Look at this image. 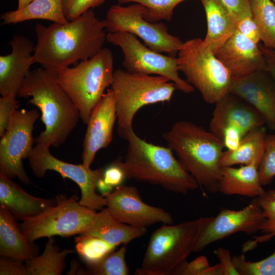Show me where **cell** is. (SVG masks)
<instances>
[{
  "instance_id": "1",
  "label": "cell",
  "mask_w": 275,
  "mask_h": 275,
  "mask_svg": "<svg viewBox=\"0 0 275 275\" xmlns=\"http://www.w3.org/2000/svg\"><path fill=\"white\" fill-rule=\"evenodd\" d=\"M35 31L33 63L56 75L62 69L94 57L106 41L104 19L97 18L92 9L66 24L46 27L37 23Z\"/></svg>"
},
{
  "instance_id": "2",
  "label": "cell",
  "mask_w": 275,
  "mask_h": 275,
  "mask_svg": "<svg viewBox=\"0 0 275 275\" xmlns=\"http://www.w3.org/2000/svg\"><path fill=\"white\" fill-rule=\"evenodd\" d=\"M18 96L32 97L28 103L41 111L45 129L34 138L35 144L60 147L80 119L77 108L58 84L56 75L42 67L30 71Z\"/></svg>"
},
{
  "instance_id": "3",
  "label": "cell",
  "mask_w": 275,
  "mask_h": 275,
  "mask_svg": "<svg viewBox=\"0 0 275 275\" xmlns=\"http://www.w3.org/2000/svg\"><path fill=\"white\" fill-rule=\"evenodd\" d=\"M199 186L207 192H218L222 168L219 160L225 148L223 142L210 130L190 121L179 120L162 133Z\"/></svg>"
},
{
  "instance_id": "4",
  "label": "cell",
  "mask_w": 275,
  "mask_h": 275,
  "mask_svg": "<svg viewBox=\"0 0 275 275\" xmlns=\"http://www.w3.org/2000/svg\"><path fill=\"white\" fill-rule=\"evenodd\" d=\"M128 143L122 161L126 179L159 185L172 193L187 194L199 184L168 146L141 139L134 130L124 136Z\"/></svg>"
},
{
  "instance_id": "5",
  "label": "cell",
  "mask_w": 275,
  "mask_h": 275,
  "mask_svg": "<svg viewBox=\"0 0 275 275\" xmlns=\"http://www.w3.org/2000/svg\"><path fill=\"white\" fill-rule=\"evenodd\" d=\"M201 217L176 225L163 224L151 234L136 275L181 274L193 252Z\"/></svg>"
},
{
  "instance_id": "6",
  "label": "cell",
  "mask_w": 275,
  "mask_h": 275,
  "mask_svg": "<svg viewBox=\"0 0 275 275\" xmlns=\"http://www.w3.org/2000/svg\"><path fill=\"white\" fill-rule=\"evenodd\" d=\"M114 56L102 48L92 58L59 71L57 80L77 108L87 124L92 110L114 80Z\"/></svg>"
},
{
  "instance_id": "7",
  "label": "cell",
  "mask_w": 275,
  "mask_h": 275,
  "mask_svg": "<svg viewBox=\"0 0 275 275\" xmlns=\"http://www.w3.org/2000/svg\"><path fill=\"white\" fill-rule=\"evenodd\" d=\"M111 89L115 99L118 133L123 139L133 130V119L142 107L170 102L177 89L174 82L164 76L118 69L114 71Z\"/></svg>"
},
{
  "instance_id": "8",
  "label": "cell",
  "mask_w": 275,
  "mask_h": 275,
  "mask_svg": "<svg viewBox=\"0 0 275 275\" xmlns=\"http://www.w3.org/2000/svg\"><path fill=\"white\" fill-rule=\"evenodd\" d=\"M179 71L207 103L215 104L230 93L232 76L215 54L195 38L183 42L178 54Z\"/></svg>"
},
{
  "instance_id": "9",
  "label": "cell",
  "mask_w": 275,
  "mask_h": 275,
  "mask_svg": "<svg viewBox=\"0 0 275 275\" xmlns=\"http://www.w3.org/2000/svg\"><path fill=\"white\" fill-rule=\"evenodd\" d=\"M56 203L39 214L22 221L20 229L32 243L42 237H69L85 232L94 221L96 210L81 205L76 195L59 194Z\"/></svg>"
},
{
  "instance_id": "10",
  "label": "cell",
  "mask_w": 275,
  "mask_h": 275,
  "mask_svg": "<svg viewBox=\"0 0 275 275\" xmlns=\"http://www.w3.org/2000/svg\"><path fill=\"white\" fill-rule=\"evenodd\" d=\"M145 11V7L139 3L112 5L104 19L106 31L130 33L141 39L151 49L176 57L183 42L168 32L166 24L146 20L144 17Z\"/></svg>"
},
{
  "instance_id": "11",
  "label": "cell",
  "mask_w": 275,
  "mask_h": 275,
  "mask_svg": "<svg viewBox=\"0 0 275 275\" xmlns=\"http://www.w3.org/2000/svg\"><path fill=\"white\" fill-rule=\"evenodd\" d=\"M106 41L121 48L123 54L122 65L127 71L162 76L174 82L176 89L183 93L194 91L195 88L180 77L177 58L154 51L135 36L125 32L108 33Z\"/></svg>"
},
{
  "instance_id": "12",
  "label": "cell",
  "mask_w": 275,
  "mask_h": 275,
  "mask_svg": "<svg viewBox=\"0 0 275 275\" xmlns=\"http://www.w3.org/2000/svg\"><path fill=\"white\" fill-rule=\"evenodd\" d=\"M50 147L42 143L34 146L27 158L33 174L42 178L47 171L57 172L64 179L69 178L78 185L81 191L79 201L81 205L95 210H101L106 206L105 198L96 191L104 169L92 170L82 163L74 164L61 160L51 154Z\"/></svg>"
},
{
  "instance_id": "13",
  "label": "cell",
  "mask_w": 275,
  "mask_h": 275,
  "mask_svg": "<svg viewBox=\"0 0 275 275\" xmlns=\"http://www.w3.org/2000/svg\"><path fill=\"white\" fill-rule=\"evenodd\" d=\"M38 110L14 111L0 141V173L10 179L17 177L24 184L30 183L22 160L28 158L35 143L34 124L39 118Z\"/></svg>"
},
{
  "instance_id": "14",
  "label": "cell",
  "mask_w": 275,
  "mask_h": 275,
  "mask_svg": "<svg viewBox=\"0 0 275 275\" xmlns=\"http://www.w3.org/2000/svg\"><path fill=\"white\" fill-rule=\"evenodd\" d=\"M214 104L209 130L222 140L227 149H235L246 133L265 125L255 108L232 93L227 94Z\"/></svg>"
},
{
  "instance_id": "15",
  "label": "cell",
  "mask_w": 275,
  "mask_h": 275,
  "mask_svg": "<svg viewBox=\"0 0 275 275\" xmlns=\"http://www.w3.org/2000/svg\"><path fill=\"white\" fill-rule=\"evenodd\" d=\"M264 219L256 198L240 210L223 209L215 216L201 217L193 252H200L210 244L235 233L251 235L260 232Z\"/></svg>"
},
{
  "instance_id": "16",
  "label": "cell",
  "mask_w": 275,
  "mask_h": 275,
  "mask_svg": "<svg viewBox=\"0 0 275 275\" xmlns=\"http://www.w3.org/2000/svg\"><path fill=\"white\" fill-rule=\"evenodd\" d=\"M105 198L106 208L111 214L126 224L146 228L159 223H173L174 219L169 212L143 202L135 186L122 184Z\"/></svg>"
},
{
  "instance_id": "17",
  "label": "cell",
  "mask_w": 275,
  "mask_h": 275,
  "mask_svg": "<svg viewBox=\"0 0 275 275\" xmlns=\"http://www.w3.org/2000/svg\"><path fill=\"white\" fill-rule=\"evenodd\" d=\"M230 93L255 108L265 125L275 131V81L266 70H256L232 76Z\"/></svg>"
},
{
  "instance_id": "18",
  "label": "cell",
  "mask_w": 275,
  "mask_h": 275,
  "mask_svg": "<svg viewBox=\"0 0 275 275\" xmlns=\"http://www.w3.org/2000/svg\"><path fill=\"white\" fill-rule=\"evenodd\" d=\"M116 120L115 99L111 88L92 110L87 123L81 155L85 167H90L97 152L109 146Z\"/></svg>"
},
{
  "instance_id": "19",
  "label": "cell",
  "mask_w": 275,
  "mask_h": 275,
  "mask_svg": "<svg viewBox=\"0 0 275 275\" xmlns=\"http://www.w3.org/2000/svg\"><path fill=\"white\" fill-rule=\"evenodd\" d=\"M9 44L11 53L0 56V94L17 97L33 64L34 46L21 35L14 36Z\"/></svg>"
},
{
  "instance_id": "20",
  "label": "cell",
  "mask_w": 275,
  "mask_h": 275,
  "mask_svg": "<svg viewBox=\"0 0 275 275\" xmlns=\"http://www.w3.org/2000/svg\"><path fill=\"white\" fill-rule=\"evenodd\" d=\"M232 76L256 70H266L264 56L258 44L236 31L215 53Z\"/></svg>"
},
{
  "instance_id": "21",
  "label": "cell",
  "mask_w": 275,
  "mask_h": 275,
  "mask_svg": "<svg viewBox=\"0 0 275 275\" xmlns=\"http://www.w3.org/2000/svg\"><path fill=\"white\" fill-rule=\"evenodd\" d=\"M0 173V205L5 206L17 219L35 216L56 203V199L33 196L19 185Z\"/></svg>"
},
{
  "instance_id": "22",
  "label": "cell",
  "mask_w": 275,
  "mask_h": 275,
  "mask_svg": "<svg viewBox=\"0 0 275 275\" xmlns=\"http://www.w3.org/2000/svg\"><path fill=\"white\" fill-rule=\"evenodd\" d=\"M204 8L207 24L204 47L217 51L236 31L237 21L221 0H200Z\"/></svg>"
},
{
  "instance_id": "23",
  "label": "cell",
  "mask_w": 275,
  "mask_h": 275,
  "mask_svg": "<svg viewBox=\"0 0 275 275\" xmlns=\"http://www.w3.org/2000/svg\"><path fill=\"white\" fill-rule=\"evenodd\" d=\"M38 247L29 241L15 217L0 205V255L25 262L37 255Z\"/></svg>"
},
{
  "instance_id": "24",
  "label": "cell",
  "mask_w": 275,
  "mask_h": 275,
  "mask_svg": "<svg viewBox=\"0 0 275 275\" xmlns=\"http://www.w3.org/2000/svg\"><path fill=\"white\" fill-rule=\"evenodd\" d=\"M255 163L222 167L218 192L225 195L257 198L264 194L258 171Z\"/></svg>"
},
{
  "instance_id": "25",
  "label": "cell",
  "mask_w": 275,
  "mask_h": 275,
  "mask_svg": "<svg viewBox=\"0 0 275 275\" xmlns=\"http://www.w3.org/2000/svg\"><path fill=\"white\" fill-rule=\"evenodd\" d=\"M146 228L130 226L117 219L107 208L97 213L95 219L85 233L113 245L127 244L146 234Z\"/></svg>"
},
{
  "instance_id": "26",
  "label": "cell",
  "mask_w": 275,
  "mask_h": 275,
  "mask_svg": "<svg viewBox=\"0 0 275 275\" xmlns=\"http://www.w3.org/2000/svg\"><path fill=\"white\" fill-rule=\"evenodd\" d=\"M266 134L265 125L249 132L235 149L223 151L219 160L221 167L255 163L259 168L264 154Z\"/></svg>"
},
{
  "instance_id": "27",
  "label": "cell",
  "mask_w": 275,
  "mask_h": 275,
  "mask_svg": "<svg viewBox=\"0 0 275 275\" xmlns=\"http://www.w3.org/2000/svg\"><path fill=\"white\" fill-rule=\"evenodd\" d=\"M0 18L3 25L33 19L47 20L63 24L69 22L64 13L62 0H33L20 9L2 14Z\"/></svg>"
},
{
  "instance_id": "28",
  "label": "cell",
  "mask_w": 275,
  "mask_h": 275,
  "mask_svg": "<svg viewBox=\"0 0 275 275\" xmlns=\"http://www.w3.org/2000/svg\"><path fill=\"white\" fill-rule=\"evenodd\" d=\"M73 252L67 249L61 250L54 237H48L43 253L25 262L28 275H61L66 257Z\"/></svg>"
},
{
  "instance_id": "29",
  "label": "cell",
  "mask_w": 275,
  "mask_h": 275,
  "mask_svg": "<svg viewBox=\"0 0 275 275\" xmlns=\"http://www.w3.org/2000/svg\"><path fill=\"white\" fill-rule=\"evenodd\" d=\"M251 13L265 47L275 49V5L271 0H250Z\"/></svg>"
},
{
  "instance_id": "30",
  "label": "cell",
  "mask_w": 275,
  "mask_h": 275,
  "mask_svg": "<svg viewBox=\"0 0 275 275\" xmlns=\"http://www.w3.org/2000/svg\"><path fill=\"white\" fill-rule=\"evenodd\" d=\"M256 198L265 217L260 231L262 234L254 236L244 243L243 253L254 249L259 243L268 241L275 236V189L265 191L263 195Z\"/></svg>"
},
{
  "instance_id": "31",
  "label": "cell",
  "mask_w": 275,
  "mask_h": 275,
  "mask_svg": "<svg viewBox=\"0 0 275 275\" xmlns=\"http://www.w3.org/2000/svg\"><path fill=\"white\" fill-rule=\"evenodd\" d=\"M75 242L76 251L86 265L98 262L117 247L85 232L76 237Z\"/></svg>"
},
{
  "instance_id": "32",
  "label": "cell",
  "mask_w": 275,
  "mask_h": 275,
  "mask_svg": "<svg viewBox=\"0 0 275 275\" xmlns=\"http://www.w3.org/2000/svg\"><path fill=\"white\" fill-rule=\"evenodd\" d=\"M127 249L124 245L113 251L98 262L86 265L85 271L92 275H127L129 273L125 260Z\"/></svg>"
},
{
  "instance_id": "33",
  "label": "cell",
  "mask_w": 275,
  "mask_h": 275,
  "mask_svg": "<svg viewBox=\"0 0 275 275\" xmlns=\"http://www.w3.org/2000/svg\"><path fill=\"white\" fill-rule=\"evenodd\" d=\"M186 0H117L122 5L129 3H139L146 8L144 18L151 23L161 20L171 21L175 7Z\"/></svg>"
},
{
  "instance_id": "34",
  "label": "cell",
  "mask_w": 275,
  "mask_h": 275,
  "mask_svg": "<svg viewBox=\"0 0 275 275\" xmlns=\"http://www.w3.org/2000/svg\"><path fill=\"white\" fill-rule=\"evenodd\" d=\"M232 259L239 275H275V251L256 262L247 261L243 254L234 256Z\"/></svg>"
},
{
  "instance_id": "35",
  "label": "cell",
  "mask_w": 275,
  "mask_h": 275,
  "mask_svg": "<svg viewBox=\"0 0 275 275\" xmlns=\"http://www.w3.org/2000/svg\"><path fill=\"white\" fill-rule=\"evenodd\" d=\"M126 179L122 160L118 158L104 169L103 176L98 183L97 189L105 197Z\"/></svg>"
},
{
  "instance_id": "36",
  "label": "cell",
  "mask_w": 275,
  "mask_h": 275,
  "mask_svg": "<svg viewBox=\"0 0 275 275\" xmlns=\"http://www.w3.org/2000/svg\"><path fill=\"white\" fill-rule=\"evenodd\" d=\"M258 171L263 186L270 184L275 177V134L266 135L264 154Z\"/></svg>"
},
{
  "instance_id": "37",
  "label": "cell",
  "mask_w": 275,
  "mask_h": 275,
  "mask_svg": "<svg viewBox=\"0 0 275 275\" xmlns=\"http://www.w3.org/2000/svg\"><path fill=\"white\" fill-rule=\"evenodd\" d=\"M106 0H62L63 11L69 21H72L87 11L98 7Z\"/></svg>"
},
{
  "instance_id": "38",
  "label": "cell",
  "mask_w": 275,
  "mask_h": 275,
  "mask_svg": "<svg viewBox=\"0 0 275 275\" xmlns=\"http://www.w3.org/2000/svg\"><path fill=\"white\" fill-rule=\"evenodd\" d=\"M16 97L8 95L0 98V137L6 131L12 113L19 107V101Z\"/></svg>"
},
{
  "instance_id": "39",
  "label": "cell",
  "mask_w": 275,
  "mask_h": 275,
  "mask_svg": "<svg viewBox=\"0 0 275 275\" xmlns=\"http://www.w3.org/2000/svg\"><path fill=\"white\" fill-rule=\"evenodd\" d=\"M236 31L256 44L261 41L258 29L251 15L245 16L237 22Z\"/></svg>"
},
{
  "instance_id": "40",
  "label": "cell",
  "mask_w": 275,
  "mask_h": 275,
  "mask_svg": "<svg viewBox=\"0 0 275 275\" xmlns=\"http://www.w3.org/2000/svg\"><path fill=\"white\" fill-rule=\"evenodd\" d=\"M1 275H28L25 262L11 258L2 257L0 259Z\"/></svg>"
},
{
  "instance_id": "41",
  "label": "cell",
  "mask_w": 275,
  "mask_h": 275,
  "mask_svg": "<svg viewBox=\"0 0 275 275\" xmlns=\"http://www.w3.org/2000/svg\"><path fill=\"white\" fill-rule=\"evenodd\" d=\"M238 21L247 15H251L250 0H221Z\"/></svg>"
},
{
  "instance_id": "42",
  "label": "cell",
  "mask_w": 275,
  "mask_h": 275,
  "mask_svg": "<svg viewBox=\"0 0 275 275\" xmlns=\"http://www.w3.org/2000/svg\"><path fill=\"white\" fill-rule=\"evenodd\" d=\"M214 254L219 261L222 275H239L228 249L218 248L215 250Z\"/></svg>"
},
{
  "instance_id": "43",
  "label": "cell",
  "mask_w": 275,
  "mask_h": 275,
  "mask_svg": "<svg viewBox=\"0 0 275 275\" xmlns=\"http://www.w3.org/2000/svg\"><path fill=\"white\" fill-rule=\"evenodd\" d=\"M210 267L207 259L201 256L190 263L187 262L181 274L207 275Z\"/></svg>"
},
{
  "instance_id": "44",
  "label": "cell",
  "mask_w": 275,
  "mask_h": 275,
  "mask_svg": "<svg viewBox=\"0 0 275 275\" xmlns=\"http://www.w3.org/2000/svg\"><path fill=\"white\" fill-rule=\"evenodd\" d=\"M259 46L266 61L267 71L275 81V49L265 47L263 45Z\"/></svg>"
},
{
  "instance_id": "45",
  "label": "cell",
  "mask_w": 275,
  "mask_h": 275,
  "mask_svg": "<svg viewBox=\"0 0 275 275\" xmlns=\"http://www.w3.org/2000/svg\"><path fill=\"white\" fill-rule=\"evenodd\" d=\"M33 0H18V6L17 9H20L25 7Z\"/></svg>"
},
{
  "instance_id": "46",
  "label": "cell",
  "mask_w": 275,
  "mask_h": 275,
  "mask_svg": "<svg viewBox=\"0 0 275 275\" xmlns=\"http://www.w3.org/2000/svg\"><path fill=\"white\" fill-rule=\"evenodd\" d=\"M271 1L273 2V3H274V4L275 5V0H271Z\"/></svg>"
}]
</instances>
